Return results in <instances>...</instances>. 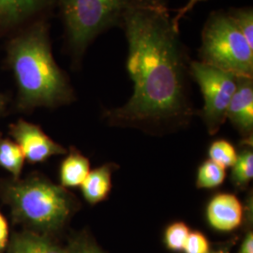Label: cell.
Instances as JSON below:
<instances>
[{
  "label": "cell",
  "instance_id": "d4e9b609",
  "mask_svg": "<svg viewBox=\"0 0 253 253\" xmlns=\"http://www.w3.org/2000/svg\"><path fill=\"white\" fill-rule=\"evenodd\" d=\"M8 106V98L0 92V117L6 113Z\"/></svg>",
  "mask_w": 253,
  "mask_h": 253
},
{
  "label": "cell",
  "instance_id": "ffe728a7",
  "mask_svg": "<svg viewBox=\"0 0 253 253\" xmlns=\"http://www.w3.org/2000/svg\"><path fill=\"white\" fill-rule=\"evenodd\" d=\"M67 253H106L90 235H81L73 238L66 247Z\"/></svg>",
  "mask_w": 253,
  "mask_h": 253
},
{
  "label": "cell",
  "instance_id": "cb8c5ba5",
  "mask_svg": "<svg viewBox=\"0 0 253 253\" xmlns=\"http://www.w3.org/2000/svg\"><path fill=\"white\" fill-rule=\"evenodd\" d=\"M238 253H253V233L252 230L245 235Z\"/></svg>",
  "mask_w": 253,
  "mask_h": 253
},
{
  "label": "cell",
  "instance_id": "52a82bcc",
  "mask_svg": "<svg viewBox=\"0 0 253 253\" xmlns=\"http://www.w3.org/2000/svg\"><path fill=\"white\" fill-rule=\"evenodd\" d=\"M58 0H0V38L28 24L48 18Z\"/></svg>",
  "mask_w": 253,
  "mask_h": 253
},
{
  "label": "cell",
  "instance_id": "7402d4cb",
  "mask_svg": "<svg viewBox=\"0 0 253 253\" xmlns=\"http://www.w3.org/2000/svg\"><path fill=\"white\" fill-rule=\"evenodd\" d=\"M208 1V0H188L184 6L176 10L175 14L172 16L173 24L177 27L180 28V22L182 19L184 18L188 13H190L192 9L196 7L201 2Z\"/></svg>",
  "mask_w": 253,
  "mask_h": 253
},
{
  "label": "cell",
  "instance_id": "2e32d148",
  "mask_svg": "<svg viewBox=\"0 0 253 253\" xmlns=\"http://www.w3.org/2000/svg\"><path fill=\"white\" fill-rule=\"evenodd\" d=\"M253 177V149L246 148L237 153V159L233 166L231 179L236 188L243 190L248 187Z\"/></svg>",
  "mask_w": 253,
  "mask_h": 253
},
{
  "label": "cell",
  "instance_id": "4fadbf2b",
  "mask_svg": "<svg viewBox=\"0 0 253 253\" xmlns=\"http://www.w3.org/2000/svg\"><path fill=\"white\" fill-rule=\"evenodd\" d=\"M90 172L88 159L74 150L64 160L60 167V182L63 188L80 187Z\"/></svg>",
  "mask_w": 253,
  "mask_h": 253
},
{
  "label": "cell",
  "instance_id": "8fae6325",
  "mask_svg": "<svg viewBox=\"0 0 253 253\" xmlns=\"http://www.w3.org/2000/svg\"><path fill=\"white\" fill-rule=\"evenodd\" d=\"M7 253H67V249L55 242L51 235L26 230L11 236Z\"/></svg>",
  "mask_w": 253,
  "mask_h": 253
},
{
  "label": "cell",
  "instance_id": "9a60e30c",
  "mask_svg": "<svg viewBox=\"0 0 253 253\" xmlns=\"http://www.w3.org/2000/svg\"><path fill=\"white\" fill-rule=\"evenodd\" d=\"M225 177V168L211 160H208L200 165L196 177V186L198 189H216L222 185Z\"/></svg>",
  "mask_w": 253,
  "mask_h": 253
},
{
  "label": "cell",
  "instance_id": "277c9868",
  "mask_svg": "<svg viewBox=\"0 0 253 253\" xmlns=\"http://www.w3.org/2000/svg\"><path fill=\"white\" fill-rule=\"evenodd\" d=\"M151 0H58L65 51L74 69L93 42L113 27H120L128 9Z\"/></svg>",
  "mask_w": 253,
  "mask_h": 253
},
{
  "label": "cell",
  "instance_id": "5bb4252c",
  "mask_svg": "<svg viewBox=\"0 0 253 253\" xmlns=\"http://www.w3.org/2000/svg\"><path fill=\"white\" fill-rule=\"evenodd\" d=\"M25 156L15 142L0 137V168L10 172L18 179L25 163Z\"/></svg>",
  "mask_w": 253,
  "mask_h": 253
},
{
  "label": "cell",
  "instance_id": "7c38bea8",
  "mask_svg": "<svg viewBox=\"0 0 253 253\" xmlns=\"http://www.w3.org/2000/svg\"><path fill=\"white\" fill-rule=\"evenodd\" d=\"M116 165L106 163L88 173L81 186L84 198L89 205H97L108 198L112 190V174Z\"/></svg>",
  "mask_w": 253,
  "mask_h": 253
},
{
  "label": "cell",
  "instance_id": "9c48e42d",
  "mask_svg": "<svg viewBox=\"0 0 253 253\" xmlns=\"http://www.w3.org/2000/svg\"><path fill=\"white\" fill-rule=\"evenodd\" d=\"M226 119L242 135L253 138V77L237 76L236 88L227 110Z\"/></svg>",
  "mask_w": 253,
  "mask_h": 253
},
{
  "label": "cell",
  "instance_id": "5b68a950",
  "mask_svg": "<svg viewBox=\"0 0 253 253\" xmlns=\"http://www.w3.org/2000/svg\"><path fill=\"white\" fill-rule=\"evenodd\" d=\"M198 57L203 63L236 76L253 77V48L224 9L212 11L207 19Z\"/></svg>",
  "mask_w": 253,
  "mask_h": 253
},
{
  "label": "cell",
  "instance_id": "44dd1931",
  "mask_svg": "<svg viewBox=\"0 0 253 253\" xmlns=\"http://www.w3.org/2000/svg\"><path fill=\"white\" fill-rule=\"evenodd\" d=\"M184 253H211L208 237L199 231L190 232L183 250Z\"/></svg>",
  "mask_w": 253,
  "mask_h": 253
},
{
  "label": "cell",
  "instance_id": "3957f363",
  "mask_svg": "<svg viewBox=\"0 0 253 253\" xmlns=\"http://www.w3.org/2000/svg\"><path fill=\"white\" fill-rule=\"evenodd\" d=\"M5 196L14 220L28 231L51 236L63 229L76 208L68 190L41 176L11 184Z\"/></svg>",
  "mask_w": 253,
  "mask_h": 253
},
{
  "label": "cell",
  "instance_id": "ba28073f",
  "mask_svg": "<svg viewBox=\"0 0 253 253\" xmlns=\"http://www.w3.org/2000/svg\"><path fill=\"white\" fill-rule=\"evenodd\" d=\"M10 134L29 163H43L53 156L67 153L63 146L53 141L40 126L25 120L12 124Z\"/></svg>",
  "mask_w": 253,
  "mask_h": 253
},
{
  "label": "cell",
  "instance_id": "30bf717a",
  "mask_svg": "<svg viewBox=\"0 0 253 253\" xmlns=\"http://www.w3.org/2000/svg\"><path fill=\"white\" fill-rule=\"evenodd\" d=\"M207 218L213 229L219 232H232L242 224L244 208L234 194L218 193L208 203Z\"/></svg>",
  "mask_w": 253,
  "mask_h": 253
},
{
  "label": "cell",
  "instance_id": "e0dca14e",
  "mask_svg": "<svg viewBox=\"0 0 253 253\" xmlns=\"http://www.w3.org/2000/svg\"><path fill=\"white\" fill-rule=\"evenodd\" d=\"M235 27L253 48V8L252 6L235 7L226 10Z\"/></svg>",
  "mask_w": 253,
  "mask_h": 253
},
{
  "label": "cell",
  "instance_id": "484cf974",
  "mask_svg": "<svg viewBox=\"0 0 253 253\" xmlns=\"http://www.w3.org/2000/svg\"><path fill=\"white\" fill-rule=\"evenodd\" d=\"M211 253H230L227 249H221V250H217L216 252H213Z\"/></svg>",
  "mask_w": 253,
  "mask_h": 253
},
{
  "label": "cell",
  "instance_id": "ac0fdd59",
  "mask_svg": "<svg viewBox=\"0 0 253 253\" xmlns=\"http://www.w3.org/2000/svg\"><path fill=\"white\" fill-rule=\"evenodd\" d=\"M209 159L223 168L233 167L237 159L235 146L227 140H217L212 143L208 150Z\"/></svg>",
  "mask_w": 253,
  "mask_h": 253
},
{
  "label": "cell",
  "instance_id": "8992f818",
  "mask_svg": "<svg viewBox=\"0 0 253 253\" xmlns=\"http://www.w3.org/2000/svg\"><path fill=\"white\" fill-rule=\"evenodd\" d=\"M190 76L198 84L204 100L200 117L208 132L215 134L226 120L227 110L236 88L237 76L199 60H190Z\"/></svg>",
  "mask_w": 253,
  "mask_h": 253
},
{
  "label": "cell",
  "instance_id": "6da1fadb",
  "mask_svg": "<svg viewBox=\"0 0 253 253\" xmlns=\"http://www.w3.org/2000/svg\"><path fill=\"white\" fill-rule=\"evenodd\" d=\"M119 28L126 37V69L133 92L124 105L104 111L107 122L151 129L189 123L193 115L191 59L168 0H151L128 9Z\"/></svg>",
  "mask_w": 253,
  "mask_h": 253
},
{
  "label": "cell",
  "instance_id": "7a4b0ae2",
  "mask_svg": "<svg viewBox=\"0 0 253 253\" xmlns=\"http://www.w3.org/2000/svg\"><path fill=\"white\" fill-rule=\"evenodd\" d=\"M7 38L5 61L16 83L19 109L56 108L75 100L68 75L54 59L48 18L34 21Z\"/></svg>",
  "mask_w": 253,
  "mask_h": 253
},
{
  "label": "cell",
  "instance_id": "d6986e66",
  "mask_svg": "<svg viewBox=\"0 0 253 253\" xmlns=\"http://www.w3.org/2000/svg\"><path fill=\"white\" fill-rule=\"evenodd\" d=\"M190 232V227L185 222H173L165 230L164 244L172 253H182Z\"/></svg>",
  "mask_w": 253,
  "mask_h": 253
},
{
  "label": "cell",
  "instance_id": "603a6c76",
  "mask_svg": "<svg viewBox=\"0 0 253 253\" xmlns=\"http://www.w3.org/2000/svg\"><path fill=\"white\" fill-rule=\"evenodd\" d=\"M9 240V225L5 217L0 213V253L6 250Z\"/></svg>",
  "mask_w": 253,
  "mask_h": 253
}]
</instances>
